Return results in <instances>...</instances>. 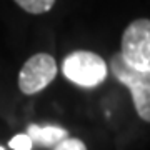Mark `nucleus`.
<instances>
[{
    "instance_id": "6e6552de",
    "label": "nucleus",
    "mask_w": 150,
    "mask_h": 150,
    "mask_svg": "<svg viewBox=\"0 0 150 150\" xmlns=\"http://www.w3.org/2000/svg\"><path fill=\"white\" fill-rule=\"evenodd\" d=\"M52 150H87V147L80 139H72V137H69L64 142H60L59 145H55Z\"/></svg>"
},
{
    "instance_id": "1a4fd4ad",
    "label": "nucleus",
    "mask_w": 150,
    "mask_h": 150,
    "mask_svg": "<svg viewBox=\"0 0 150 150\" xmlns=\"http://www.w3.org/2000/svg\"><path fill=\"white\" fill-rule=\"evenodd\" d=\"M0 150H5V149H4V147H0Z\"/></svg>"
},
{
    "instance_id": "0eeeda50",
    "label": "nucleus",
    "mask_w": 150,
    "mask_h": 150,
    "mask_svg": "<svg viewBox=\"0 0 150 150\" xmlns=\"http://www.w3.org/2000/svg\"><path fill=\"white\" fill-rule=\"evenodd\" d=\"M8 145L13 150H32V147H33L32 140H30V137L27 134H18L15 137H12Z\"/></svg>"
},
{
    "instance_id": "423d86ee",
    "label": "nucleus",
    "mask_w": 150,
    "mask_h": 150,
    "mask_svg": "<svg viewBox=\"0 0 150 150\" xmlns=\"http://www.w3.org/2000/svg\"><path fill=\"white\" fill-rule=\"evenodd\" d=\"M13 2L27 13H33V15L47 13L55 5V0H13Z\"/></svg>"
},
{
    "instance_id": "f257e3e1",
    "label": "nucleus",
    "mask_w": 150,
    "mask_h": 150,
    "mask_svg": "<svg viewBox=\"0 0 150 150\" xmlns=\"http://www.w3.org/2000/svg\"><path fill=\"white\" fill-rule=\"evenodd\" d=\"M62 72L65 79L79 87H92L100 85L108 74L107 62L90 50H75L70 52L62 62Z\"/></svg>"
},
{
    "instance_id": "20e7f679",
    "label": "nucleus",
    "mask_w": 150,
    "mask_h": 150,
    "mask_svg": "<svg viewBox=\"0 0 150 150\" xmlns=\"http://www.w3.org/2000/svg\"><path fill=\"white\" fill-rule=\"evenodd\" d=\"M57 77V62L48 54H35L23 64L18 74V88L25 95H33L50 85Z\"/></svg>"
},
{
    "instance_id": "f03ea898",
    "label": "nucleus",
    "mask_w": 150,
    "mask_h": 150,
    "mask_svg": "<svg viewBox=\"0 0 150 150\" xmlns=\"http://www.w3.org/2000/svg\"><path fill=\"white\" fill-rule=\"evenodd\" d=\"M110 70L115 79L130 90L137 115L150 123V72H140L129 67L120 54L110 59Z\"/></svg>"
},
{
    "instance_id": "39448f33",
    "label": "nucleus",
    "mask_w": 150,
    "mask_h": 150,
    "mask_svg": "<svg viewBox=\"0 0 150 150\" xmlns=\"http://www.w3.org/2000/svg\"><path fill=\"white\" fill-rule=\"evenodd\" d=\"M27 135L32 144H37L43 149H54L55 145L69 139V132L59 125H37L30 123L27 127Z\"/></svg>"
},
{
    "instance_id": "7ed1b4c3",
    "label": "nucleus",
    "mask_w": 150,
    "mask_h": 150,
    "mask_svg": "<svg viewBox=\"0 0 150 150\" xmlns=\"http://www.w3.org/2000/svg\"><path fill=\"white\" fill-rule=\"evenodd\" d=\"M118 54L123 62L140 72H150V20L137 18L130 22L122 33V48Z\"/></svg>"
}]
</instances>
